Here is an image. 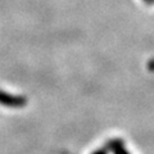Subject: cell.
I'll return each mask as SVG.
<instances>
[{"mask_svg":"<svg viewBox=\"0 0 154 154\" xmlns=\"http://www.w3.org/2000/svg\"><path fill=\"white\" fill-rule=\"evenodd\" d=\"M19 100L17 98H13V96H8L3 93V91H0V104L3 105H9V107H16V105H19L22 103H18Z\"/></svg>","mask_w":154,"mask_h":154,"instance_id":"cell-1","label":"cell"}]
</instances>
